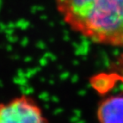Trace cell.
Segmentation results:
<instances>
[{"label": "cell", "mask_w": 123, "mask_h": 123, "mask_svg": "<svg viewBox=\"0 0 123 123\" xmlns=\"http://www.w3.org/2000/svg\"><path fill=\"white\" fill-rule=\"evenodd\" d=\"M0 123H49L33 98L23 95L0 102Z\"/></svg>", "instance_id": "cell-2"}, {"label": "cell", "mask_w": 123, "mask_h": 123, "mask_svg": "<svg viewBox=\"0 0 123 123\" xmlns=\"http://www.w3.org/2000/svg\"><path fill=\"white\" fill-rule=\"evenodd\" d=\"M64 21L95 43L123 46V0H56Z\"/></svg>", "instance_id": "cell-1"}, {"label": "cell", "mask_w": 123, "mask_h": 123, "mask_svg": "<svg viewBox=\"0 0 123 123\" xmlns=\"http://www.w3.org/2000/svg\"><path fill=\"white\" fill-rule=\"evenodd\" d=\"M96 114L99 123H123V95H113L103 99Z\"/></svg>", "instance_id": "cell-3"}, {"label": "cell", "mask_w": 123, "mask_h": 123, "mask_svg": "<svg viewBox=\"0 0 123 123\" xmlns=\"http://www.w3.org/2000/svg\"><path fill=\"white\" fill-rule=\"evenodd\" d=\"M114 69L116 70L117 76L123 82V55H122L117 58V62H115Z\"/></svg>", "instance_id": "cell-4"}]
</instances>
